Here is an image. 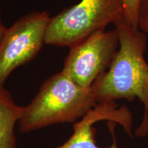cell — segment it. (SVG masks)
<instances>
[{"label": "cell", "mask_w": 148, "mask_h": 148, "mask_svg": "<svg viewBox=\"0 0 148 148\" xmlns=\"http://www.w3.org/2000/svg\"><path fill=\"white\" fill-rule=\"evenodd\" d=\"M114 25L119 35V49L108 69L90 87L97 103L138 98L144 113L136 135L144 137L148 134V64L145 60L147 36L134 29L125 14Z\"/></svg>", "instance_id": "1"}, {"label": "cell", "mask_w": 148, "mask_h": 148, "mask_svg": "<svg viewBox=\"0 0 148 148\" xmlns=\"http://www.w3.org/2000/svg\"><path fill=\"white\" fill-rule=\"evenodd\" d=\"M97 104L91 87H83L60 71L46 79L32 101L23 106L18 129L29 132L56 123H73Z\"/></svg>", "instance_id": "2"}, {"label": "cell", "mask_w": 148, "mask_h": 148, "mask_svg": "<svg viewBox=\"0 0 148 148\" xmlns=\"http://www.w3.org/2000/svg\"><path fill=\"white\" fill-rule=\"evenodd\" d=\"M125 14L123 0H82L50 17L45 44L69 47L105 30Z\"/></svg>", "instance_id": "3"}, {"label": "cell", "mask_w": 148, "mask_h": 148, "mask_svg": "<svg viewBox=\"0 0 148 148\" xmlns=\"http://www.w3.org/2000/svg\"><path fill=\"white\" fill-rule=\"evenodd\" d=\"M50 16L47 12H34L18 18L5 31L0 43V85L11 73L29 62L45 44Z\"/></svg>", "instance_id": "4"}, {"label": "cell", "mask_w": 148, "mask_h": 148, "mask_svg": "<svg viewBox=\"0 0 148 148\" xmlns=\"http://www.w3.org/2000/svg\"><path fill=\"white\" fill-rule=\"evenodd\" d=\"M119 45L115 28L94 33L70 47L61 72L83 87L90 88L110 67Z\"/></svg>", "instance_id": "5"}, {"label": "cell", "mask_w": 148, "mask_h": 148, "mask_svg": "<svg viewBox=\"0 0 148 148\" xmlns=\"http://www.w3.org/2000/svg\"><path fill=\"white\" fill-rule=\"evenodd\" d=\"M102 120H108L119 123L127 134L132 136L133 120L130 111L126 106L119 108L115 102L99 103L92 108L80 121L73 125V133L63 145L56 148H100L96 145L94 133V123ZM113 143L106 148H119L116 145L114 126L110 127Z\"/></svg>", "instance_id": "6"}, {"label": "cell", "mask_w": 148, "mask_h": 148, "mask_svg": "<svg viewBox=\"0 0 148 148\" xmlns=\"http://www.w3.org/2000/svg\"><path fill=\"white\" fill-rule=\"evenodd\" d=\"M23 106H18L8 90L0 85V148H16L14 127Z\"/></svg>", "instance_id": "7"}, {"label": "cell", "mask_w": 148, "mask_h": 148, "mask_svg": "<svg viewBox=\"0 0 148 148\" xmlns=\"http://www.w3.org/2000/svg\"><path fill=\"white\" fill-rule=\"evenodd\" d=\"M123 2L125 17L134 29H138L137 17L140 0H123Z\"/></svg>", "instance_id": "8"}, {"label": "cell", "mask_w": 148, "mask_h": 148, "mask_svg": "<svg viewBox=\"0 0 148 148\" xmlns=\"http://www.w3.org/2000/svg\"><path fill=\"white\" fill-rule=\"evenodd\" d=\"M137 21L138 29L145 34L148 33V0H140Z\"/></svg>", "instance_id": "9"}, {"label": "cell", "mask_w": 148, "mask_h": 148, "mask_svg": "<svg viewBox=\"0 0 148 148\" xmlns=\"http://www.w3.org/2000/svg\"><path fill=\"white\" fill-rule=\"evenodd\" d=\"M6 29L7 28L3 25L2 23H0V43H1V40H2V38L3 36H4Z\"/></svg>", "instance_id": "10"}, {"label": "cell", "mask_w": 148, "mask_h": 148, "mask_svg": "<svg viewBox=\"0 0 148 148\" xmlns=\"http://www.w3.org/2000/svg\"><path fill=\"white\" fill-rule=\"evenodd\" d=\"M0 23H1V13H0Z\"/></svg>", "instance_id": "11"}]
</instances>
